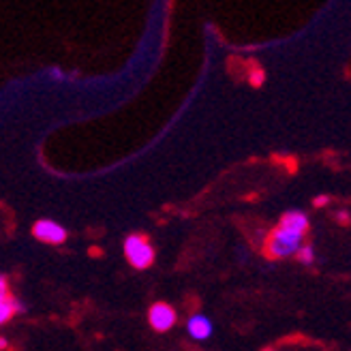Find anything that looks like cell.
Wrapping results in <instances>:
<instances>
[{
    "instance_id": "cell-1",
    "label": "cell",
    "mask_w": 351,
    "mask_h": 351,
    "mask_svg": "<svg viewBox=\"0 0 351 351\" xmlns=\"http://www.w3.org/2000/svg\"><path fill=\"white\" fill-rule=\"evenodd\" d=\"M304 244V236L295 234L289 230H283V227H276L272 230L263 242V255L268 259H285V257H293L298 255V251L302 249Z\"/></svg>"
},
{
    "instance_id": "cell-2",
    "label": "cell",
    "mask_w": 351,
    "mask_h": 351,
    "mask_svg": "<svg viewBox=\"0 0 351 351\" xmlns=\"http://www.w3.org/2000/svg\"><path fill=\"white\" fill-rule=\"evenodd\" d=\"M125 255L137 270H146L154 263V249L150 240L142 234H133L125 240Z\"/></svg>"
},
{
    "instance_id": "cell-3",
    "label": "cell",
    "mask_w": 351,
    "mask_h": 351,
    "mask_svg": "<svg viewBox=\"0 0 351 351\" xmlns=\"http://www.w3.org/2000/svg\"><path fill=\"white\" fill-rule=\"evenodd\" d=\"M176 319H178V315H176L173 306H169L167 302H156L148 311V322H150L152 330H156V332L171 330L176 326Z\"/></svg>"
},
{
    "instance_id": "cell-4",
    "label": "cell",
    "mask_w": 351,
    "mask_h": 351,
    "mask_svg": "<svg viewBox=\"0 0 351 351\" xmlns=\"http://www.w3.org/2000/svg\"><path fill=\"white\" fill-rule=\"evenodd\" d=\"M32 234L45 244H62L66 240V230L54 221H37L32 227Z\"/></svg>"
},
{
    "instance_id": "cell-5",
    "label": "cell",
    "mask_w": 351,
    "mask_h": 351,
    "mask_svg": "<svg viewBox=\"0 0 351 351\" xmlns=\"http://www.w3.org/2000/svg\"><path fill=\"white\" fill-rule=\"evenodd\" d=\"M278 227L306 236V232L311 230V221H308V217L304 213H300V210H289V213H285L283 217H280Z\"/></svg>"
},
{
    "instance_id": "cell-6",
    "label": "cell",
    "mask_w": 351,
    "mask_h": 351,
    "mask_svg": "<svg viewBox=\"0 0 351 351\" xmlns=\"http://www.w3.org/2000/svg\"><path fill=\"white\" fill-rule=\"evenodd\" d=\"M186 330H189V335L193 339L206 341L210 335H213V324H210V319L204 317V315H193V317L189 319V324H186Z\"/></svg>"
},
{
    "instance_id": "cell-7",
    "label": "cell",
    "mask_w": 351,
    "mask_h": 351,
    "mask_svg": "<svg viewBox=\"0 0 351 351\" xmlns=\"http://www.w3.org/2000/svg\"><path fill=\"white\" fill-rule=\"evenodd\" d=\"M15 315V306H13V298H7V300H0V324H7Z\"/></svg>"
},
{
    "instance_id": "cell-8",
    "label": "cell",
    "mask_w": 351,
    "mask_h": 351,
    "mask_svg": "<svg viewBox=\"0 0 351 351\" xmlns=\"http://www.w3.org/2000/svg\"><path fill=\"white\" fill-rule=\"evenodd\" d=\"M295 257L300 259V263H304V266H311V263L315 261V249L311 247V244H302V249L298 251Z\"/></svg>"
},
{
    "instance_id": "cell-9",
    "label": "cell",
    "mask_w": 351,
    "mask_h": 351,
    "mask_svg": "<svg viewBox=\"0 0 351 351\" xmlns=\"http://www.w3.org/2000/svg\"><path fill=\"white\" fill-rule=\"evenodd\" d=\"M249 82H251L255 88H259L263 82H266V71H263V69H259V66H255L253 71L249 73Z\"/></svg>"
},
{
    "instance_id": "cell-10",
    "label": "cell",
    "mask_w": 351,
    "mask_h": 351,
    "mask_svg": "<svg viewBox=\"0 0 351 351\" xmlns=\"http://www.w3.org/2000/svg\"><path fill=\"white\" fill-rule=\"evenodd\" d=\"M7 298H11L9 280H7V276H0V300H7Z\"/></svg>"
},
{
    "instance_id": "cell-11",
    "label": "cell",
    "mask_w": 351,
    "mask_h": 351,
    "mask_svg": "<svg viewBox=\"0 0 351 351\" xmlns=\"http://www.w3.org/2000/svg\"><path fill=\"white\" fill-rule=\"evenodd\" d=\"M328 202H330V199H328L326 195H319V197H315V206H319V208H322V206H326Z\"/></svg>"
},
{
    "instance_id": "cell-12",
    "label": "cell",
    "mask_w": 351,
    "mask_h": 351,
    "mask_svg": "<svg viewBox=\"0 0 351 351\" xmlns=\"http://www.w3.org/2000/svg\"><path fill=\"white\" fill-rule=\"evenodd\" d=\"M9 347V343H7V339H3V337H0V351H5Z\"/></svg>"
},
{
    "instance_id": "cell-13",
    "label": "cell",
    "mask_w": 351,
    "mask_h": 351,
    "mask_svg": "<svg viewBox=\"0 0 351 351\" xmlns=\"http://www.w3.org/2000/svg\"><path fill=\"white\" fill-rule=\"evenodd\" d=\"M339 221H341V223H347V221H349L347 213H339Z\"/></svg>"
},
{
    "instance_id": "cell-14",
    "label": "cell",
    "mask_w": 351,
    "mask_h": 351,
    "mask_svg": "<svg viewBox=\"0 0 351 351\" xmlns=\"http://www.w3.org/2000/svg\"><path fill=\"white\" fill-rule=\"evenodd\" d=\"M263 351H274V349H263Z\"/></svg>"
}]
</instances>
